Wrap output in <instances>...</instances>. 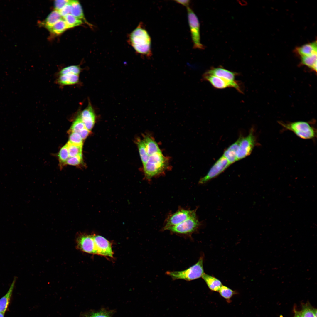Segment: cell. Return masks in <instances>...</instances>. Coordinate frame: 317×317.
Here are the masks:
<instances>
[{
	"label": "cell",
	"instance_id": "cb8c5ba5",
	"mask_svg": "<svg viewBox=\"0 0 317 317\" xmlns=\"http://www.w3.org/2000/svg\"><path fill=\"white\" fill-rule=\"evenodd\" d=\"M68 29L66 23L63 18L61 19L49 29V31L55 35H59Z\"/></svg>",
	"mask_w": 317,
	"mask_h": 317
},
{
	"label": "cell",
	"instance_id": "83f0119b",
	"mask_svg": "<svg viewBox=\"0 0 317 317\" xmlns=\"http://www.w3.org/2000/svg\"><path fill=\"white\" fill-rule=\"evenodd\" d=\"M67 27L68 28H71L81 25L83 22V21L74 16L71 14H69L64 18Z\"/></svg>",
	"mask_w": 317,
	"mask_h": 317
},
{
	"label": "cell",
	"instance_id": "4fadbf2b",
	"mask_svg": "<svg viewBox=\"0 0 317 317\" xmlns=\"http://www.w3.org/2000/svg\"><path fill=\"white\" fill-rule=\"evenodd\" d=\"M204 74L222 78L232 82H237L235 78L238 75L237 73L221 67L212 68Z\"/></svg>",
	"mask_w": 317,
	"mask_h": 317
},
{
	"label": "cell",
	"instance_id": "d6986e66",
	"mask_svg": "<svg viewBox=\"0 0 317 317\" xmlns=\"http://www.w3.org/2000/svg\"><path fill=\"white\" fill-rule=\"evenodd\" d=\"M142 140L149 156L156 153L162 152L157 143L151 136L148 135H144Z\"/></svg>",
	"mask_w": 317,
	"mask_h": 317
},
{
	"label": "cell",
	"instance_id": "1f68e13d",
	"mask_svg": "<svg viewBox=\"0 0 317 317\" xmlns=\"http://www.w3.org/2000/svg\"><path fill=\"white\" fill-rule=\"evenodd\" d=\"M218 292L221 296L227 301L230 300L233 296L237 294L236 291L223 285L220 287Z\"/></svg>",
	"mask_w": 317,
	"mask_h": 317
},
{
	"label": "cell",
	"instance_id": "e0dca14e",
	"mask_svg": "<svg viewBox=\"0 0 317 317\" xmlns=\"http://www.w3.org/2000/svg\"><path fill=\"white\" fill-rule=\"evenodd\" d=\"M70 4L71 5L70 14L77 18L82 20L90 27L92 25L89 23L85 17L82 7L80 2L77 0H71Z\"/></svg>",
	"mask_w": 317,
	"mask_h": 317
},
{
	"label": "cell",
	"instance_id": "60d3db41",
	"mask_svg": "<svg viewBox=\"0 0 317 317\" xmlns=\"http://www.w3.org/2000/svg\"><path fill=\"white\" fill-rule=\"evenodd\" d=\"M4 314L1 313H0V317H4Z\"/></svg>",
	"mask_w": 317,
	"mask_h": 317
},
{
	"label": "cell",
	"instance_id": "8fae6325",
	"mask_svg": "<svg viewBox=\"0 0 317 317\" xmlns=\"http://www.w3.org/2000/svg\"><path fill=\"white\" fill-rule=\"evenodd\" d=\"M96 254L112 258L113 253L111 243L102 236L93 235Z\"/></svg>",
	"mask_w": 317,
	"mask_h": 317
},
{
	"label": "cell",
	"instance_id": "f35d334b",
	"mask_svg": "<svg viewBox=\"0 0 317 317\" xmlns=\"http://www.w3.org/2000/svg\"><path fill=\"white\" fill-rule=\"evenodd\" d=\"M174 1L176 3L181 4V5H182L183 6H186V7L189 6V5L190 3V1L188 0H174Z\"/></svg>",
	"mask_w": 317,
	"mask_h": 317
},
{
	"label": "cell",
	"instance_id": "2e32d148",
	"mask_svg": "<svg viewBox=\"0 0 317 317\" xmlns=\"http://www.w3.org/2000/svg\"><path fill=\"white\" fill-rule=\"evenodd\" d=\"M17 277H15L10 288L5 295L0 299V313H5L10 303Z\"/></svg>",
	"mask_w": 317,
	"mask_h": 317
},
{
	"label": "cell",
	"instance_id": "7c38bea8",
	"mask_svg": "<svg viewBox=\"0 0 317 317\" xmlns=\"http://www.w3.org/2000/svg\"><path fill=\"white\" fill-rule=\"evenodd\" d=\"M76 243L77 248L82 251L96 254L93 235L80 234L77 237Z\"/></svg>",
	"mask_w": 317,
	"mask_h": 317
},
{
	"label": "cell",
	"instance_id": "d6a6232c",
	"mask_svg": "<svg viewBox=\"0 0 317 317\" xmlns=\"http://www.w3.org/2000/svg\"><path fill=\"white\" fill-rule=\"evenodd\" d=\"M85 128L80 115H79L73 122L69 132H74L78 133Z\"/></svg>",
	"mask_w": 317,
	"mask_h": 317
},
{
	"label": "cell",
	"instance_id": "ba28073f",
	"mask_svg": "<svg viewBox=\"0 0 317 317\" xmlns=\"http://www.w3.org/2000/svg\"><path fill=\"white\" fill-rule=\"evenodd\" d=\"M197 209L190 210L183 208L179 209L173 213L169 215L166 219L163 230L171 227L177 225L196 214Z\"/></svg>",
	"mask_w": 317,
	"mask_h": 317
},
{
	"label": "cell",
	"instance_id": "7a4b0ae2",
	"mask_svg": "<svg viewBox=\"0 0 317 317\" xmlns=\"http://www.w3.org/2000/svg\"><path fill=\"white\" fill-rule=\"evenodd\" d=\"M168 165V159L162 152L150 156L146 164L143 166L145 178L150 180L152 178L163 173Z\"/></svg>",
	"mask_w": 317,
	"mask_h": 317
},
{
	"label": "cell",
	"instance_id": "3957f363",
	"mask_svg": "<svg viewBox=\"0 0 317 317\" xmlns=\"http://www.w3.org/2000/svg\"><path fill=\"white\" fill-rule=\"evenodd\" d=\"M204 259V255L202 254L195 264L188 269L181 271H168L166 274L173 280L181 279L189 281L199 279L205 273Z\"/></svg>",
	"mask_w": 317,
	"mask_h": 317
},
{
	"label": "cell",
	"instance_id": "f1b7e54d",
	"mask_svg": "<svg viewBox=\"0 0 317 317\" xmlns=\"http://www.w3.org/2000/svg\"><path fill=\"white\" fill-rule=\"evenodd\" d=\"M59 164L61 168L66 164L67 161L69 157L67 145L66 144L60 149L58 154Z\"/></svg>",
	"mask_w": 317,
	"mask_h": 317
},
{
	"label": "cell",
	"instance_id": "5bb4252c",
	"mask_svg": "<svg viewBox=\"0 0 317 317\" xmlns=\"http://www.w3.org/2000/svg\"><path fill=\"white\" fill-rule=\"evenodd\" d=\"M85 127L90 131L95 121V115L93 109L90 103L79 115Z\"/></svg>",
	"mask_w": 317,
	"mask_h": 317
},
{
	"label": "cell",
	"instance_id": "9c48e42d",
	"mask_svg": "<svg viewBox=\"0 0 317 317\" xmlns=\"http://www.w3.org/2000/svg\"><path fill=\"white\" fill-rule=\"evenodd\" d=\"M231 165L223 156L220 157L211 167L207 174L201 178L199 181L200 184H203L214 178L222 173Z\"/></svg>",
	"mask_w": 317,
	"mask_h": 317
},
{
	"label": "cell",
	"instance_id": "ffe728a7",
	"mask_svg": "<svg viewBox=\"0 0 317 317\" xmlns=\"http://www.w3.org/2000/svg\"><path fill=\"white\" fill-rule=\"evenodd\" d=\"M63 18L59 11L55 10L50 12L46 18L40 23V25L48 30L57 21Z\"/></svg>",
	"mask_w": 317,
	"mask_h": 317
},
{
	"label": "cell",
	"instance_id": "30bf717a",
	"mask_svg": "<svg viewBox=\"0 0 317 317\" xmlns=\"http://www.w3.org/2000/svg\"><path fill=\"white\" fill-rule=\"evenodd\" d=\"M202 80L208 82L216 89H223L231 87L235 89L240 93L242 92L241 87L237 82H232L222 78L204 74L202 75Z\"/></svg>",
	"mask_w": 317,
	"mask_h": 317
},
{
	"label": "cell",
	"instance_id": "9a60e30c",
	"mask_svg": "<svg viewBox=\"0 0 317 317\" xmlns=\"http://www.w3.org/2000/svg\"><path fill=\"white\" fill-rule=\"evenodd\" d=\"M316 41L297 47L295 51L301 57L308 56L317 53Z\"/></svg>",
	"mask_w": 317,
	"mask_h": 317
},
{
	"label": "cell",
	"instance_id": "7402d4cb",
	"mask_svg": "<svg viewBox=\"0 0 317 317\" xmlns=\"http://www.w3.org/2000/svg\"><path fill=\"white\" fill-rule=\"evenodd\" d=\"M79 75L72 74L59 75L57 82L59 85L62 86L75 85L79 82Z\"/></svg>",
	"mask_w": 317,
	"mask_h": 317
},
{
	"label": "cell",
	"instance_id": "e575fe53",
	"mask_svg": "<svg viewBox=\"0 0 317 317\" xmlns=\"http://www.w3.org/2000/svg\"><path fill=\"white\" fill-rule=\"evenodd\" d=\"M82 162V155H79L74 157L68 158L67 160L66 164L77 166Z\"/></svg>",
	"mask_w": 317,
	"mask_h": 317
},
{
	"label": "cell",
	"instance_id": "8d00e7d4",
	"mask_svg": "<svg viewBox=\"0 0 317 317\" xmlns=\"http://www.w3.org/2000/svg\"><path fill=\"white\" fill-rule=\"evenodd\" d=\"M70 1L69 4L66 5L58 11L60 15L63 18L67 15L70 14L71 5L70 4Z\"/></svg>",
	"mask_w": 317,
	"mask_h": 317
},
{
	"label": "cell",
	"instance_id": "ab89813d",
	"mask_svg": "<svg viewBox=\"0 0 317 317\" xmlns=\"http://www.w3.org/2000/svg\"><path fill=\"white\" fill-rule=\"evenodd\" d=\"M294 317H303L300 311H298L296 309H294Z\"/></svg>",
	"mask_w": 317,
	"mask_h": 317
},
{
	"label": "cell",
	"instance_id": "44dd1931",
	"mask_svg": "<svg viewBox=\"0 0 317 317\" xmlns=\"http://www.w3.org/2000/svg\"><path fill=\"white\" fill-rule=\"evenodd\" d=\"M208 288L212 291H218L222 285L221 282L217 278L204 273L202 277Z\"/></svg>",
	"mask_w": 317,
	"mask_h": 317
},
{
	"label": "cell",
	"instance_id": "484cf974",
	"mask_svg": "<svg viewBox=\"0 0 317 317\" xmlns=\"http://www.w3.org/2000/svg\"><path fill=\"white\" fill-rule=\"evenodd\" d=\"M303 317H317V310L309 303L303 304L300 311Z\"/></svg>",
	"mask_w": 317,
	"mask_h": 317
},
{
	"label": "cell",
	"instance_id": "6da1fadb",
	"mask_svg": "<svg viewBox=\"0 0 317 317\" xmlns=\"http://www.w3.org/2000/svg\"><path fill=\"white\" fill-rule=\"evenodd\" d=\"M129 40L137 53L147 57L152 56L151 38L142 22L130 34Z\"/></svg>",
	"mask_w": 317,
	"mask_h": 317
},
{
	"label": "cell",
	"instance_id": "f546056e",
	"mask_svg": "<svg viewBox=\"0 0 317 317\" xmlns=\"http://www.w3.org/2000/svg\"><path fill=\"white\" fill-rule=\"evenodd\" d=\"M69 157L82 154V146L76 145L68 141L66 144Z\"/></svg>",
	"mask_w": 317,
	"mask_h": 317
},
{
	"label": "cell",
	"instance_id": "603a6c76",
	"mask_svg": "<svg viewBox=\"0 0 317 317\" xmlns=\"http://www.w3.org/2000/svg\"><path fill=\"white\" fill-rule=\"evenodd\" d=\"M112 311L102 309L97 311H89L82 312L80 317H112Z\"/></svg>",
	"mask_w": 317,
	"mask_h": 317
},
{
	"label": "cell",
	"instance_id": "836d02e7",
	"mask_svg": "<svg viewBox=\"0 0 317 317\" xmlns=\"http://www.w3.org/2000/svg\"><path fill=\"white\" fill-rule=\"evenodd\" d=\"M70 133L69 141L72 144L82 146L83 140L79 134L74 132H69Z\"/></svg>",
	"mask_w": 317,
	"mask_h": 317
},
{
	"label": "cell",
	"instance_id": "8992f818",
	"mask_svg": "<svg viewBox=\"0 0 317 317\" xmlns=\"http://www.w3.org/2000/svg\"><path fill=\"white\" fill-rule=\"evenodd\" d=\"M200 225L195 214L181 223L168 227L166 230L176 234L190 235L197 230Z\"/></svg>",
	"mask_w": 317,
	"mask_h": 317
},
{
	"label": "cell",
	"instance_id": "4316f807",
	"mask_svg": "<svg viewBox=\"0 0 317 317\" xmlns=\"http://www.w3.org/2000/svg\"><path fill=\"white\" fill-rule=\"evenodd\" d=\"M136 143L141 159L144 166L147 162L149 156L147 153L146 146L143 140L138 139Z\"/></svg>",
	"mask_w": 317,
	"mask_h": 317
},
{
	"label": "cell",
	"instance_id": "d590c367",
	"mask_svg": "<svg viewBox=\"0 0 317 317\" xmlns=\"http://www.w3.org/2000/svg\"><path fill=\"white\" fill-rule=\"evenodd\" d=\"M70 1V0H57L54 1V6L55 10L59 11Z\"/></svg>",
	"mask_w": 317,
	"mask_h": 317
},
{
	"label": "cell",
	"instance_id": "52a82bcc",
	"mask_svg": "<svg viewBox=\"0 0 317 317\" xmlns=\"http://www.w3.org/2000/svg\"><path fill=\"white\" fill-rule=\"evenodd\" d=\"M237 160L243 159L251 154L256 144V138L253 129H251L248 135L239 138Z\"/></svg>",
	"mask_w": 317,
	"mask_h": 317
},
{
	"label": "cell",
	"instance_id": "d4e9b609",
	"mask_svg": "<svg viewBox=\"0 0 317 317\" xmlns=\"http://www.w3.org/2000/svg\"><path fill=\"white\" fill-rule=\"evenodd\" d=\"M317 54V53H316L309 56L301 57V63L316 72Z\"/></svg>",
	"mask_w": 317,
	"mask_h": 317
},
{
	"label": "cell",
	"instance_id": "5b68a950",
	"mask_svg": "<svg viewBox=\"0 0 317 317\" xmlns=\"http://www.w3.org/2000/svg\"><path fill=\"white\" fill-rule=\"evenodd\" d=\"M186 8L188 23L193 44V48L203 49L204 47L200 42V24L198 19L189 6Z\"/></svg>",
	"mask_w": 317,
	"mask_h": 317
},
{
	"label": "cell",
	"instance_id": "277c9868",
	"mask_svg": "<svg viewBox=\"0 0 317 317\" xmlns=\"http://www.w3.org/2000/svg\"><path fill=\"white\" fill-rule=\"evenodd\" d=\"M279 123L285 129L293 132L301 139H311L316 136V129L307 122L298 121L286 123L280 122Z\"/></svg>",
	"mask_w": 317,
	"mask_h": 317
},
{
	"label": "cell",
	"instance_id": "4dcf8cb0",
	"mask_svg": "<svg viewBox=\"0 0 317 317\" xmlns=\"http://www.w3.org/2000/svg\"><path fill=\"white\" fill-rule=\"evenodd\" d=\"M81 70V68L79 66L70 65L62 69L59 72V75H60L68 74H72L79 75Z\"/></svg>",
	"mask_w": 317,
	"mask_h": 317
},
{
	"label": "cell",
	"instance_id": "74e56055",
	"mask_svg": "<svg viewBox=\"0 0 317 317\" xmlns=\"http://www.w3.org/2000/svg\"><path fill=\"white\" fill-rule=\"evenodd\" d=\"M89 131L86 128L80 131L78 133L82 140L85 139L89 134Z\"/></svg>",
	"mask_w": 317,
	"mask_h": 317
},
{
	"label": "cell",
	"instance_id": "ac0fdd59",
	"mask_svg": "<svg viewBox=\"0 0 317 317\" xmlns=\"http://www.w3.org/2000/svg\"><path fill=\"white\" fill-rule=\"evenodd\" d=\"M239 141L238 139L236 141L229 146L224 151L222 155L230 164L237 161V154Z\"/></svg>",
	"mask_w": 317,
	"mask_h": 317
}]
</instances>
